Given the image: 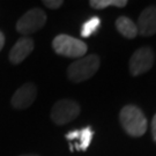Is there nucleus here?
<instances>
[{
  "label": "nucleus",
  "mask_w": 156,
  "mask_h": 156,
  "mask_svg": "<svg viewBox=\"0 0 156 156\" xmlns=\"http://www.w3.org/2000/svg\"><path fill=\"white\" fill-rule=\"evenodd\" d=\"M119 119L125 132L131 136H142L147 132L148 120L138 106L125 105L120 110Z\"/></svg>",
  "instance_id": "1"
},
{
  "label": "nucleus",
  "mask_w": 156,
  "mask_h": 156,
  "mask_svg": "<svg viewBox=\"0 0 156 156\" xmlns=\"http://www.w3.org/2000/svg\"><path fill=\"white\" fill-rule=\"evenodd\" d=\"M100 57L89 55L72 62L67 69V76L72 82H82L90 79L100 68Z\"/></svg>",
  "instance_id": "2"
},
{
  "label": "nucleus",
  "mask_w": 156,
  "mask_h": 156,
  "mask_svg": "<svg viewBox=\"0 0 156 156\" xmlns=\"http://www.w3.org/2000/svg\"><path fill=\"white\" fill-rule=\"evenodd\" d=\"M52 48L56 53L67 58H82L88 50V46L84 42L65 34L55 37Z\"/></svg>",
  "instance_id": "3"
},
{
  "label": "nucleus",
  "mask_w": 156,
  "mask_h": 156,
  "mask_svg": "<svg viewBox=\"0 0 156 156\" xmlns=\"http://www.w3.org/2000/svg\"><path fill=\"white\" fill-rule=\"evenodd\" d=\"M80 115V105L73 100H60L51 110V119L56 125H65Z\"/></svg>",
  "instance_id": "4"
},
{
  "label": "nucleus",
  "mask_w": 156,
  "mask_h": 156,
  "mask_svg": "<svg viewBox=\"0 0 156 156\" xmlns=\"http://www.w3.org/2000/svg\"><path fill=\"white\" fill-rule=\"evenodd\" d=\"M46 23V14L41 8H33L24 13L16 23V30L22 35L38 31Z\"/></svg>",
  "instance_id": "5"
},
{
  "label": "nucleus",
  "mask_w": 156,
  "mask_h": 156,
  "mask_svg": "<svg viewBox=\"0 0 156 156\" xmlns=\"http://www.w3.org/2000/svg\"><path fill=\"white\" fill-rule=\"evenodd\" d=\"M154 64V53L151 48H141L134 52L129 59V72L136 76L149 71Z\"/></svg>",
  "instance_id": "6"
},
{
  "label": "nucleus",
  "mask_w": 156,
  "mask_h": 156,
  "mask_svg": "<svg viewBox=\"0 0 156 156\" xmlns=\"http://www.w3.org/2000/svg\"><path fill=\"white\" fill-rule=\"evenodd\" d=\"M37 97V87L31 82L24 83L14 93L11 104L15 109H27L33 104Z\"/></svg>",
  "instance_id": "7"
},
{
  "label": "nucleus",
  "mask_w": 156,
  "mask_h": 156,
  "mask_svg": "<svg viewBox=\"0 0 156 156\" xmlns=\"http://www.w3.org/2000/svg\"><path fill=\"white\" fill-rule=\"evenodd\" d=\"M138 34L142 36H153L156 34V6H149L140 14L138 23Z\"/></svg>",
  "instance_id": "8"
},
{
  "label": "nucleus",
  "mask_w": 156,
  "mask_h": 156,
  "mask_svg": "<svg viewBox=\"0 0 156 156\" xmlns=\"http://www.w3.org/2000/svg\"><path fill=\"white\" fill-rule=\"evenodd\" d=\"M34 50V41L29 37H21L12 48L9 52V62L14 65L21 64Z\"/></svg>",
  "instance_id": "9"
},
{
  "label": "nucleus",
  "mask_w": 156,
  "mask_h": 156,
  "mask_svg": "<svg viewBox=\"0 0 156 156\" xmlns=\"http://www.w3.org/2000/svg\"><path fill=\"white\" fill-rule=\"evenodd\" d=\"M116 28L119 33L126 38H135L138 35V28L136 23H134L129 17L119 16L116 21Z\"/></svg>",
  "instance_id": "10"
},
{
  "label": "nucleus",
  "mask_w": 156,
  "mask_h": 156,
  "mask_svg": "<svg viewBox=\"0 0 156 156\" xmlns=\"http://www.w3.org/2000/svg\"><path fill=\"white\" fill-rule=\"evenodd\" d=\"M93 136H94V131L90 126H87V127L82 128V129H79V135L76 138V140H79V142L74 145L73 149L83 151H87L90 142H91V140H93Z\"/></svg>",
  "instance_id": "11"
},
{
  "label": "nucleus",
  "mask_w": 156,
  "mask_h": 156,
  "mask_svg": "<svg viewBox=\"0 0 156 156\" xmlns=\"http://www.w3.org/2000/svg\"><path fill=\"white\" fill-rule=\"evenodd\" d=\"M100 27H101V19L98 16H93L82 24V28H81V33L80 34H81V36L83 38H88L91 35H94L98 30Z\"/></svg>",
  "instance_id": "12"
},
{
  "label": "nucleus",
  "mask_w": 156,
  "mask_h": 156,
  "mask_svg": "<svg viewBox=\"0 0 156 156\" xmlns=\"http://www.w3.org/2000/svg\"><path fill=\"white\" fill-rule=\"evenodd\" d=\"M90 6L95 9H104L110 6H116V7H125L128 4L127 0H90Z\"/></svg>",
  "instance_id": "13"
},
{
  "label": "nucleus",
  "mask_w": 156,
  "mask_h": 156,
  "mask_svg": "<svg viewBox=\"0 0 156 156\" xmlns=\"http://www.w3.org/2000/svg\"><path fill=\"white\" fill-rule=\"evenodd\" d=\"M43 4L51 9H57V8L62 7V5H64V1L62 0H44Z\"/></svg>",
  "instance_id": "14"
},
{
  "label": "nucleus",
  "mask_w": 156,
  "mask_h": 156,
  "mask_svg": "<svg viewBox=\"0 0 156 156\" xmlns=\"http://www.w3.org/2000/svg\"><path fill=\"white\" fill-rule=\"evenodd\" d=\"M151 133H153L154 141L156 142V113L155 116L153 117V120H151Z\"/></svg>",
  "instance_id": "15"
},
{
  "label": "nucleus",
  "mask_w": 156,
  "mask_h": 156,
  "mask_svg": "<svg viewBox=\"0 0 156 156\" xmlns=\"http://www.w3.org/2000/svg\"><path fill=\"white\" fill-rule=\"evenodd\" d=\"M4 45H5V36H4V34L0 31V51L4 48Z\"/></svg>",
  "instance_id": "16"
},
{
  "label": "nucleus",
  "mask_w": 156,
  "mask_h": 156,
  "mask_svg": "<svg viewBox=\"0 0 156 156\" xmlns=\"http://www.w3.org/2000/svg\"><path fill=\"white\" fill-rule=\"evenodd\" d=\"M21 156H37V155H21Z\"/></svg>",
  "instance_id": "17"
}]
</instances>
